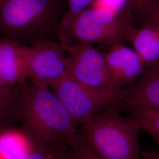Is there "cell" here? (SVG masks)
I'll return each instance as SVG.
<instances>
[{
	"mask_svg": "<svg viewBox=\"0 0 159 159\" xmlns=\"http://www.w3.org/2000/svg\"><path fill=\"white\" fill-rule=\"evenodd\" d=\"M54 146H42L33 143V148L27 159H53Z\"/></svg>",
	"mask_w": 159,
	"mask_h": 159,
	"instance_id": "obj_18",
	"label": "cell"
},
{
	"mask_svg": "<svg viewBox=\"0 0 159 159\" xmlns=\"http://www.w3.org/2000/svg\"><path fill=\"white\" fill-rule=\"evenodd\" d=\"M60 0H5L0 6V33L19 43L34 44L58 29Z\"/></svg>",
	"mask_w": 159,
	"mask_h": 159,
	"instance_id": "obj_4",
	"label": "cell"
},
{
	"mask_svg": "<svg viewBox=\"0 0 159 159\" xmlns=\"http://www.w3.org/2000/svg\"><path fill=\"white\" fill-rule=\"evenodd\" d=\"M157 1H159V0H130V10L131 12L136 11L143 6Z\"/></svg>",
	"mask_w": 159,
	"mask_h": 159,
	"instance_id": "obj_21",
	"label": "cell"
},
{
	"mask_svg": "<svg viewBox=\"0 0 159 159\" xmlns=\"http://www.w3.org/2000/svg\"><path fill=\"white\" fill-rule=\"evenodd\" d=\"M5 0H0V6L2 4V3Z\"/></svg>",
	"mask_w": 159,
	"mask_h": 159,
	"instance_id": "obj_24",
	"label": "cell"
},
{
	"mask_svg": "<svg viewBox=\"0 0 159 159\" xmlns=\"http://www.w3.org/2000/svg\"><path fill=\"white\" fill-rule=\"evenodd\" d=\"M108 8L116 10H122L127 8L130 9V0H102Z\"/></svg>",
	"mask_w": 159,
	"mask_h": 159,
	"instance_id": "obj_20",
	"label": "cell"
},
{
	"mask_svg": "<svg viewBox=\"0 0 159 159\" xmlns=\"http://www.w3.org/2000/svg\"><path fill=\"white\" fill-rule=\"evenodd\" d=\"M79 131L101 159H140V125L134 117L121 115L112 106L84 123Z\"/></svg>",
	"mask_w": 159,
	"mask_h": 159,
	"instance_id": "obj_2",
	"label": "cell"
},
{
	"mask_svg": "<svg viewBox=\"0 0 159 159\" xmlns=\"http://www.w3.org/2000/svg\"><path fill=\"white\" fill-rule=\"evenodd\" d=\"M7 86H6L4 83L2 82V81L1 79L0 78V89H4V88H6Z\"/></svg>",
	"mask_w": 159,
	"mask_h": 159,
	"instance_id": "obj_23",
	"label": "cell"
},
{
	"mask_svg": "<svg viewBox=\"0 0 159 159\" xmlns=\"http://www.w3.org/2000/svg\"><path fill=\"white\" fill-rule=\"evenodd\" d=\"M76 159H101L94 153L85 143L79 131L69 143Z\"/></svg>",
	"mask_w": 159,
	"mask_h": 159,
	"instance_id": "obj_14",
	"label": "cell"
},
{
	"mask_svg": "<svg viewBox=\"0 0 159 159\" xmlns=\"http://www.w3.org/2000/svg\"><path fill=\"white\" fill-rule=\"evenodd\" d=\"M127 41H129L142 59L144 66L159 63V27L143 21L136 23L131 29Z\"/></svg>",
	"mask_w": 159,
	"mask_h": 159,
	"instance_id": "obj_11",
	"label": "cell"
},
{
	"mask_svg": "<svg viewBox=\"0 0 159 159\" xmlns=\"http://www.w3.org/2000/svg\"><path fill=\"white\" fill-rule=\"evenodd\" d=\"M132 12L90 7L72 18L63 16L58 29L63 48L77 43L111 46L127 41L135 22Z\"/></svg>",
	"mask_w": 159,
	"mask_h": 159,
	"instance_id": "obj_3",
	"label": "cell"
},
{
	"mask_svg": "<svg viewBox=\"0 0 159 159\" xmlns=\"http://www.w3.org/2000/svg\"><path fill=\"white\" fill-rule=\"evenodd\" d=\"M48 87L34 84L25 89L20 98L21 114L33 142L68 144L79 133L78 125Z\"/></svg>",
	"mask_w": 159,
	"mask_h": 159,
	"instance_id": "obj_1",
	"label": "cell"
},
{
	"mask_svg": "<svg viewBox=\"0 0 159 159\" xmlns=\"http://www.w3.org/2000/svg\"><path fill=\"white\" fill-rule=\"evenodd\" d=\"M30 78L34 84L49 87L68 75V59L61 44L51 40L23 46Z\"/></svg>",
	"mask_w": 159,
	"mask_h": 159,
	"instance_id": "obj_7",
	"label": "cell"
},
{
	"mask_svg": "<svg viewBox=\"0 0 159 159\" xmlns=\"http://www.w3.org/2000/svg\"><path fill=\"white\" fill-rule=\"evenodd\" d=\"M140 125L152 137L159 147V111L131 110L129 111Z\"/></svg>",
	"mask_w": 159,
	"mask_h": 159,
	"instance_id": "obj_13",
	"label": "cell"
},
{
	"mask_svg": "<svg viewBox=\"0 0 159 159\" xmlns=\"http://www.w3.org/2000/svg\"><path fill=\"white\" fill-rule=\"evenodd\" d=\"M49 87L77 125H83L122 98L86 86L68 75Z\"/></svg>",
	"mask_w": 159,
	"mask_h": 159,
	"instance_id": "obj_6",
	"label": "cell"
},
{
	"mask_svg": "<svg viewBox=\"0 0 159 159\" xmlns=\"http://www.w3.org/2000/svg\"><path fill=\"white\" fill-rule=\"evenodd\" d=\"M120 101L128 111H159V63L145 66L136 83L125 90Z\"/></svg>",
	"mask_w": 159,
	"mask_h": 159,
	"instance_id": "obj_8",
	"label": "cell"
},
{
	"mask_svg": "<svg viewBox=\"0 0 159 159\" xmlns=\"http://www.w3.org/2000/svg\"><path fill=\"white\" fill-rule=\"evenodd\" d=\"M95 0H68V10L64 16L72 18L90 8Z\"/></svg>",
	"mask_w": 159,
	"mask_h": 159,
	"instance_id": "obj_17",
	"label": "cell"
},
{
	"mask_svg": "<svg viewBox=\"0 0 159 159\" xmlns=\"http://www.w3.org/2000/svg\"><path fill=\"white\" fill-rule=\"evenodd\" d=\"M15 100L16 94L10 87L0 89V120L8 114Z\"/></svg>",
	"mask_w": 159,
	"mask_h": 159,
	"instance_id": "obj_16",
	"label": "cell"
},
{
	"mask_svg": "<svg viewBox=\"0 0 159 159\" xmlns=\"http://www.w3.org/2000/svg\"><path fill=\"white\" fill-rule=\"evenodd\" d=\"M135 11L140 15L143 21L159 27V1L143 6Z\"/></svg>",
	"mask_w": 159,
	"mask_h": 159,
	"instance_id": "obj_15",
	"label": "cell"
},
{
	"mask_svg": "<svg viewBox=\"0 0 159 159\" xmlns=\"http://www.w3.org/2000/svg\"><path fill=\"white\" fill-rule=\"evenodd\" d=\"M64 49L69 54L68 76L97 90L123 97L125 90L113 78L103 52L84 43Z\"/></svg>",
	"mask_w": 159,
	"mask_h": 159,
	"instance_id": "obj_5",
	"label": "cell"
},
{
	"mask_svg": "<svg viewBox=\"0 0 159 159\" xmlns=\"http://www.w3.org/2000/svg\"><path fill=\"white\" fill-rule=\"evenodd\" d=\"M0 78L7 87L30 78L23 46L8 38L0 40Z\"/></svg>",
	"mask_w": 159,
	"mask_h": 159,
	"instance_id": "obj_10",
	"label": "cell"
},
{
	"mask_svg": "<svg viewBox=\"0 0 159 159\" xmlns=\"http://www.w3.org/2000/svg\"><path fill=\"white\" fill-rule=\"evenodd\" d=\"M53 159H76L70 146L67 144H59L54 146Z\"/></svg>",
	"mask_w": 159,
	"mask_h": 159,
	"instance_id": "obj_19",
	"label": "cell"
},
{
	"mask_svg": "<svg viewBox=\"0 0 159 159\" xmlns=\"http://www.w3.org/2000/svg\"><path fill=\"white\" fill-rule=\"evenodd\" d=\"M103 54L113 78L121 88L134 84L143 73L145 66L140 57L123 43L109 46Z\"/></svg>",
	"mask_w": 159,
	"mask_h": 159,
	"instance_id": "obj_9",
	"label": "cell"
},
{
	"mask_svg": "<svg viewBox=\"0 0 159 159\" xmlns=\"http://www.w3.org/2000/svg\"><path fill=\"white\" fill-rule=\"evenodd\" d=\"M33 143L23 133L15 130L0 133V159H27Z\"/></svg>",
	"mask_w": 159,
	"mask_h": 159,
	"instance_id": "obj_12",
	"label": "cell"
},
{
	"mask_svg": "<svg viewBox=\"0 0 159 159\" xmlns=\"http://www.w3.org/2000/svg\"><path fill=\"white\" fill-rule=\"evenodd\" d=\"M140 156L143 159H159V152L154 150L141 152Z\"/></svg>",
	"mask_w": 159,
	"mask_h": 159,
	"instance_id": "obj_22",
	"label": "cell"
}]
</instances>
